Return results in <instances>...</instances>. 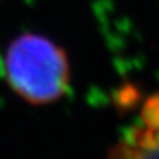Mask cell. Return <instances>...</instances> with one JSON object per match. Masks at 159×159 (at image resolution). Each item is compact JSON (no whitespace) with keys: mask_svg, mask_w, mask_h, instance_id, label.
Returning a JSON list of instances; mask_svg holds the SVG:
<instances>
[{"mask_svg":"<svg viewBox=\"0 0 159 159\" xmlns=\"http://www.w3.org/2000/svg\"><path fill=\"white\" fill-rule=\"evenodd\" d=\"M3 75L15 94L30 105L41 106L66 94L71 66L66 52L53 40L24 33L6 49Z\"/></svg>","mask_w":159,"mask_h":159,"instance_id":"cell-1","label":"cell"},{"mask_svg":"<svg viewBox=\"0 0 159 159\" xmlns=\"http://www.w3.org/2000/svg\"><path fill=\"white\" fill-rule=\"evenodd\" d=\"M106 159H159V94L146 100L140 122L115 143Z\"/></svg>","mask_w":159,"mask_h":159,"instance_id":"cell-2","label":"cell"}]
</instances>
